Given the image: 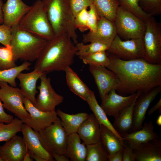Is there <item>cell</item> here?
<instances>
[{
    "instance_id": "44",
    "label": "cell",
    "mask_w": 161,
    "mask_h": 161,
    "mask_svg": "<svg viewBox=\"0 0 161 161\" xmlns=\"http://www.w3.org/2000/svg\"><path fill=\"white\" fill-rule=\"evenodd\" d=\"M13 119L12 115L7 114L4 111L2 103L0 100V122L8 123Z\"/></svg>"
},
{
    "instance_id": "46",
    "label": "cell",
    "mask_w": 161,
    "mask_h": 161,
    "mask_svg": "<svg viewBox=\"0 0 161 161\" xmlns=\"http://www.w3.org/2000/svg\"><path fill=\"white\" fill-rule=\"evenodd\" d=\"M157 110L160 113H161V99H160L158 102L153 107H151L148 111V114L150 115L153 114Z\"/></svg>"
},
{
    "instance_id": "11",
    "label": "cell",
    "mask_w": 161,
    "mask_h": 161,
    "mask_svg": "<svg viewBox=\"0 0 161 161\" xmlns=\"http://www.w3.org/2000/svg\"><path fill=\"white\" fill-rule=\"evenodd\" d=\"M44 72L40 78V83L37 87L39 93L36 98L35 106L45 112L55 111L56 107L61 103L64 100L62 95L58 94L52 87L50 78Z\"/></svg>"
},
{
    "instance_id": "40",
    "label": "cell",
    "mask_w": 161,
    "mask_h": 161,
    "mask_svg": "<svg viewBox=\"0 0 161 161\" xmlns=\"http://www.w3.org/2000/svg\"><path fill=\"white\" fill-rule=\"evenodd\" d=\"M71 10L74 17L79 12L93 4V0H69Z\"/></svg>"
},
{
    "instance_id": "23",
    "label": "cell",
    "mask_w": 161,
    "mask_h": 161,
    "mask_svg": "<svg viewBox=\"0 0 161 161\" xmlns=\"http://www.w3.org/2000/svg\"><path fill=\"white\" fill-rule=\"evenodd\" d=\"M44 73L34 69L29 73H20L17 78L19 80L20 89L24 96L34 105L36 101L35 95L38 92L36 83Z\"/></svg>"
},
{
    "instance_id": "18",
    "label": "cell",
    "mask_w": 161,
    "mask_h": 161,
    "mask_svg": "<svg viewBox=\"0 0 161 161\" xmlns=\"http://www.w3.org/2000/svg\"><path fill=\"white\" fill-rule=\"evenodd\" d=\"M31 7L22 0H7L2 7L3 24L10 28L18 25Z\"/></svg>"
},
{
    "instance_id": "52",
    "label": "cell",
    "mask_w": 161,
    "mask_h": 161,
    "mask_svg": "<svg viewBox=\"0 0 161 161\" xmlns=\"http://www.w3.org/2000/svg\"><path fill=\"white\" fill-rule=\"evenodd\" d=\"M0 161H3V160L1 159L0 156Z\"/></svg>"
},
{
    "instance_id": "39",
    "label": "cell",
    "mask_w": 161,
    "mask_h": 161,
    "mask_svg": "<svg viewBox=\"0 0 161 161\" xmlns=\"http://www.w3.org/2000/svg\"><path fill=\"white\" fill-rule=\"evenodd\" d=\"M88 10L85 8L75 16L74 25L76 29L84 32L89 30L88 26Z\"/></svg>"
},
{
    "instance_id": "21",
    "label": "cell",
    "mask_w": 161,
    "mask_h": 161,
    "mask_svg": "<svg viewBox=\"0 0 161 161\" xmlns=\"http://www.w3.org/2000/svg\"><path fill=\"white\" fill-rule=\"evenodd\" d=\"M135 161H161V142L159 137L133 149Z\"/></svg>"
},
{
    "instance_id": "36",
    "label": "cell",
    "mask_w": 161,
    "mask_h": 161,
    "mask_svg": "<svg viewBox=\"0 0 161 161\" xmlns=\"http://www.w3.org/2000/svg\"><path fill=\"white\" fill-rule=\"evenodd\" d=\"M79 58L83 63L89 65L101 66L106 67L109 63V59L106 51L97 52Z\"/></svg>"
},
{
    "instance_id": "31",
    "label": "cell",
    "mask_w": 161,
    "mask_h": 161,
    "mask_svg": "<svg viewBox=\"0 0 161 161\" xmlns=\"http://www.w3.org/2000/svg\"><path fill=\"white\" fill-rule=\"evenodd\" d=\"M31 63L29 61H24L21 65L3 70H0V82L7 83L10 86L16 87V79L18 75L23 71L28 70Z\"/></svg>"
},
{
    "instance_id": "20",
    "label": "cell",
    "mask_w": 161,
    "mask_h": 161,
    "mask_svg": "<svg viewBox=\"0 0 161 161\" xmlns=\"http://www.w3.org/2000/svg\"><path fill=\"white\" fill-rule=\"evenodd\" d=\"M21 131L29 151L44 159L46 161L54 160L52 155L44 148L41 144L38 137L37 131L24 123Z\"/></svg>"
},
{
    "instance_id": "8",
    "label": "cell",
    "mask_w": 161,
    "mask_h": 161,
    "mask_svg": "<svg viewBox=\"0 0 161 161\" xmlns=\"http://www.w3.org/2000/svg\"><path fill=\"white\" fill-rule=\"evenodd\" d=\"M37 134L42 145L49 153L64 154L68 135L59 117L49 126L37 131Z\"/></svg>"
},
{
    "instance_id": "35",
    "label": "cell",
    "mask_w": 161,
    "mask_h": 161,
    "mask_svg": "<svg viewBox=\"0 0 161 161\" xmlns=\"http://www.w3.org/2000/svg\"><path fill=\"white\" fill-rule=\"evenodd\" d=\"M119 6L132 13L145 22L152 16L145 12L139 4V0H117Z\"/></svg>"
},
{
    "instance_id": "24",
    "label": "cell",
    "mask_w": 161,
    "mask_h": 161,
    "mask_svg": "<svg viewBox=\"0 0 161 161\" xmlns=\"http://www.w3.org/2000/svg\"><path fill=\"white\" fill-rule=\"evenodd\" d=\"M139 95L137 96L131 103L122 109L114 117L113 126L121 136L124 134L131 132L133 125L134 107L136 99Z\"/></svg>"
},
{
    "instance_id": "1",
    "label": "cell",
    "mask_w": 161,
    "mask_h": 161,
    "mask_svg": "<svg viewBox=\"0 0 161 161\" xmlns=\"http://www.w3.org/2000/svg\"><path fill=\"white\" fill-rule=\"evenodd\" d=\"M109 54V63L106 68L118 78L116 90L119 95L142 93L161 85V64L149 63L144 58L124 60Z\"/></svg>"
},
{
    "instance_id": "45",
    "label": "cell",
    "mask_w": 161,
    "mask_h": 161,
    "mask_svg": "<svg viewBox=\"0 0 161 161\" xmlns=\"http://www.w3.org/2000/svg\"><path fill=\"white\" fill-rule=\"evenodd\" d=\"M123 151H119L114 153L109 154L108 161H122Z\"/></svg>"
},
{
    "instance_id": "42",
    "label": "cell",
    "mask_w": 161,
    "mask_h": 161,
    "mask_svg": "<svg viewBox=\"0 0 161 161\" xmlns=\"http://www.w3.org/2000/svg\"><path fill=\"white\" fill-rule=\"evenodd\" d=\"M11 39V28L4 24H0V43L4 46L10 45Z\"/></svg>"
},
{
    "instance_id": "7",
    "label": "cell",
    "mask_w": 161,
    "mask_h": 161,
    "mask_svg": "<svg viewBox=\"0 0 161 161\" xmlns=\"http://www.w3.org/2000/svg\"><path fill=\"white\" fill-rule=\"evenodd\" d=\"M143 37L144 58L153 64H161V24L151 16L146 21Z\"/></svg>"
},
{
    "instance_id": "2",
    "label": "cell",
    "mask_w": 161,
    "mask_h": 161,
    "mask_svg": "<svg viewBox=\"0 0 161 161\" xmlns=\"http://www.w3.org/2000/svg\"><path fill=\"white\" fill-rule=\"evenodd\" d=\"M77 51L75 44L70 38L64 35L55 36L47 41L34 69L47 74L64 71L73 64Z\"/></svg>"
},
{
    "instance_id": "48",
    "label": "cell",
    "mask_w": 161,
    "mask_h": 161,
    "mask_svg": "<svg viewBox=\"0 0 161 161\" xmlns=\"http://www.w3.org/2000/svg\"><path fill=\"white\" fill-rule=\"evenodd\" d=\"M3 3L2 0H0V25L2 24L4 22L3 15L2 7Z\"/></svg>"
},
{
    "instance_id": "51",
    "label": "cell",
    "mask_w": 161,
    "mask_h": 161,
    "mask_svg": "<svg viewBox=\"0 0 161 161\" xmlns=\"http://www.w3.org/2000/svg\"><path fill=\"white\" fill-rule=\"evenodd\" d=\"M156 123L159 126H161V114L158 117L156 120Z\"/></svg>"
},
{
    "instance_id": "6",
    "label": "cell",
    "mask_w": 161,
    "mask_h": 161,
    "mask_svg": "<svg viewBox=\"0 0 161 161\" xmlns=\"http://www.w3.org/2000/svg\"><path fill=\"white\" fill-rule=\"evenodd\" d=\"M117 34L124 40L143 38L146 23L119 6L114 21Z\"/></svg>"
},
{
    "instance_id": "25",
    "label": "cell",
    "mask_w": 161,
    "mask_h": 161,
    "mask_svg": "<svg viewBox=\"0 0 161 161\" xmlns=\"http://www.w3.org/2000/svg\"><path fill=\"white\" fill-rule=\"evenodd\" d=\"M77 133L68 135L64 154L72 161H85L87 153L86 145L82 143Z\"/></svg>"
},
{
    "instance_id": "37",
    "label": "cell",
    "mask_w": 161,
    "mask_h": 161,
    "mask_svg": "<svg viewBox=\"0 0 161 161\" xmlns=\"http://www.w3.org/2000/svg\"><path fill=\"white\" fill-rule=\"evenodd\" d=\"M10 45L0 46V70L10 69L16 66Z\"/></svg>"
},
{
    "instance_id": "28",
    "label": "cell",
    "mask_w": 161,
    "mask_h": 161,
    "mask_svg": "<svg viewBox=\"0 0 161 161\" xmlns=\"http://www.w3.org/2000/svg\"><path fill=\"white\" fill-rule=\"evenodd\" d=\"M86 101L100 125L102 124L105 126L113 132L118 137L123 145L125 146V145L122 137L114 128L113 125L108 119L105 111L99 104L95 94L92 91H91Z\"/></svg>"
},
{
    "instance_id": "22",
    "label": "cell",
    "mask_w": 161,
    "mask_h": 161,
    "mask_svg": "<svg viewBox=\"0 0 161 161\" xmlns=\"http://www.w3.org/2000/svg\"><path fill=\"white\" fill-rule=\"evenodd\" d=\"M152 121L145 122L139 130L124 134L122 135L123 140L126 141L133 149L140 145L159 137L154 131Z\"/></svg>"
},
{
    "instance_id": "19",
    "label": "cell",
    "mask_w": 161,
    "mask_h": 161,
    "mask_svg": "<svg viewBox=\"0 0 161 161\" xmlns=\"http://www.w3.org/2000/svg\"><path fill=\"white\" fill-rule=\"evenodd\" d=\"M77 133L86 145L101 141L100 124L93 113L82 123Z\"/></svg>"
},
{
    "instance_id": "12",
    "label": "cell",
    "mask_w": 161,
    "mask_h": 161,
    "mask_svg": "<svg viewBox=\"0 0 161 161\" xmlns=\"http://www.w3.org/2000/svg\"><path fill=\"white\" fill-rule=\"evenodd\" d=\"M89 70L95 80L102 100L111 90H116L118 80L113 71L104 66L92 65H89Z\"/></svg>"
},
{
    "instance_id": "49",
    "label": "cell",
    "mask_w": 161,
    "mask_h": 161,
    "mask_svg": "<svg viewBox=\"0 0 161 161\" xmlns=\"http://www.w3.org/2000/svg\"><path fill=\"white\" fill-rule=\"evenodd\" d=\"M30 152L31 157L34 160L36 161H46L44 159L34 154L30 151Z\"/></svg>"
},
{
    "instance_id": "34",
    "label": "cell",
    "mask_w": 161,
    "mask_h": 161,
    "mask_svg": "<svg viewBox=\"0 0 161 161\" xmlns=\"http://www.w3.org/2000/svg\"><path fill=\"white\" fill-rule=\"evenodd\" d=\"M86 161H107L109 154L101 141L86 145Z\"/></svg>"
},
{
    "instance_id": "29",
    "label": "cell",
    "mask_w": 161,
    "mask_h": 161,
    "mask_svg": "<svg viewBox=\"0 0 161 161\" xmlns=\"http://www.w3.org/2000/svg\"><path fill=\"white\" fill-rule=\"evenodd\" d=\"M100 140L109 154L119 151H123L124 146L111 130L100 124Z\"/></svg>"
},
{
    "instance_id": "26",
    "label": "cell",
    "mask_w": 161,
    "mask_h": 161,
    "mask_svg": "<svg viewBox=\"0 0 161 161\" xmlns=\"http://www.w3.org/2000/svg\"><path fill=\"white\" fill-rule=\"evenodd\" d=\"M61 124L68 135L77 133L82 123L88 118L89 114L86 112H80L69 114L58 109L56 111Z\"/></svg>"
},
{
    "instance_id": "38",
    "label": "cell",
    "mask_w": 161,
    "mask_h": 161,
    "mask_svg": "<svg viewBox=\"0 0 161 161\" xmlns=\"http://www.w3.org/2000/svg\"><path fill=\"white\" fill-rule=\"evenodd\" d=\"M140 5L145 12L152 16L161 14V0H139Z\"/></svg>"
},
{
    "instance_id": "50",
    "label": "cell",
    "mask_w": 161,
    "mask_h": 161,
    "mask_svg": "<svg viewBox=\"0 0 161 161\" xmlns=\"http://www.w3.org/2000/svg\"><path fill=\"white\" fill-rule=\"evenodd\" d=\"M34 160L31 157L30 152L29 151H27L25 154L23 161H33Z\"/></svg>"
},
{
    "instance_id": "9",
    "label": "cell",
    "mask_w": 161,
    "mask_h": 161,
    "mask_svg": "<svg viewBox=\"0 0 161 161\" xmlns=\"http://www.w3.org/2000/svg\"><path fill=\"white\" fill-rule=\"evenodd\" d=\"M24 97L20 89L12 86L7 83L0 82V100L4 108L13 114L23 123L30 118L24 105Z\"/></svg>"
},
{
    "instance_id": "17",
    "label": "cell",
    "mask_w": 161,
    "mask_h": 161,
    "mask_svg": "<svg viewBox=\"0 0 161 161\" xmlns=\"http://www.w3.org/2000/svg\"><path fill=\"white\" fill-rule=\"evenodd\" d=\"M28 151L23 137L16 134L0 146V156L3 161H23Z\"/></svg>"
},
{
    "instance_id": "16",
    "label": "cell",
    "mask_w": 161,
    "mask_h": 161,
    "mask_svg": "<svg viewBox=\"0 0 161 161\" xmlns=\"http://www.w3.org/2000/svg\"><path fill=\"white\" fill-rule=\"evenodd\" d=\"M116 90L113 89L102 100L100 106L106 115L115 117L124 108L131 103L141 93H136L127 96L117 94Z\"/></svg>"
},
{
    "instance_id": "4",
    "label": "cell",
    "mask_w": 161,
    "mask_h": 161,
    "mask_svg": "<svg viewBox=\"0 0 161 161\" xmlns=\"http://www.w3.org/2000/svg\"><path fill=\"white\" fill-rule=\"evenodd\" d=\"M10 46L15 61H36L47 40L20 29L18 24L11 28Z\"/></svg>"
},
{
    "instance_id": "10",
    "label": "cell",
    "mask_w": 161,
    "mask_h": 161,
    "mask_svg": "<svg viewBox=\"0 0 161 161\" xmlns=\"http://www.w3.org/2000/svg\"><path fill=\"white\" fill-rule=\"evenodd\" d=\"M107 51L124 60L144 58L143 38L123 41L117 34Z\"/></svg>"
},
{
    "instance_id": "14",
    "label": "cell",
    "mask_w": 161,
    "mask_h": 161,
    "mask_svg": "<svg viewBox=\"0 0 161 161\" xmlns=\"http://www.w3.org/2000/svg\"><path fill=\"white\" fill-rule=\"evenodd\" d=\"M117 35L114 21L100 16L95 30L94 32L89 31L83 34L82 42L86 44L98 41L110 47Z\"/></svg>"
},
{
    "instance_id": "27",
    "label": "cell",
    "mask_w": 161,
    "mask_h": 161,
    "mask_svg": "<svg viewBox=\"0 0 161 161\" xmlns=\"http://www.w3.org/2000/svg\"><path fill=\"white\" fill-rule=\"evenodd\" d=\"M64 71L66 83L70 90L86 101L91 90L70 66L68 67Z\"/></svg>"
},
{
    "instance_id": "41",
    "label": "cell",
    "mask_w": 161,
    "mask_h": 161,
    "mask_svg": "<svg viewBox=\"0 0 161 161\" xmlns=\"http://www.w3.org/2000/svg\"><path fill=\"white\" fill-rule=\"evenodd\" d=\"M100 18L97 11L93 4L89 7L88 10V26L90 31L94 32L95 30Z\"/></svg>"
},
{
    "instance_id": "33",
    "label": "cell",
    "mask_w": 161,
    "mask_h": 161,
    "mask_svg": "<svg viewBox=\"0 0 161 161\" xmlns=\"http://www.w3.org/2000/svg\"><path fill=\"white\" fill-rule=\"evenodd\" d=\"M75 45L77 49L76 55L79 58L102 51H107L109 46L102 43L93 41L88 44L83 42L78 43Z\"/></svg>"
},
{
    "instance_id": "30",
    "label": "cell",
    "mask_w": 161,
    "mask_h": 161,
    "mask_svg": "<svg viewBox=\"0 0 161 161\" xmlns=\"http://www.w3.org/2000/svg\"><path fill=\"white\" fill-rule=\"evenodd\" d=\"M93 4L100 16L114 21L119 6L117 0H93Z\"/></svg>"
},
{
    "instance_id": "5",
    "label": "cell",
    "mask_w": 161,
    "mask_h": 161,
    "mask_svg": "<svg viewBox=\"0 0 161 161\" xmlns=\"http://www.w3.org/2000/svg\"><path fill=\"white\" fill-rule=\"evenodd\" d=\"M20 29L47 41L55 36L41 0H36L20 21Z\"/></svg>"
},
{
    "instance_id": "15",
    "label": "cell",
    "mask_w": 161,
    "mask_h": 161,
    "mask_svg": "<svg viewBox=\"0 0 161 161\" xmlns=\"http://www.w3.org/2000/svg\"><path fill=\"white\" fill-rule=\"evenodd\" d=\"M161 91V85L141 93L137 97L134 108L133 125L131 132L141 129L145 114L152 102Z\"/></svg>"
},
{
    "instance_id": "47",
    "label": "cell",
    "mask_w": 161,
    "mask_h": 161,
    "mask_svg": "<svg viewBox=\"0 0 161 161\" xmlns=\"http://www.w3.org/2000/svg\"><path fill=\"white\" fill-rule=\"evenodd\" d=\"M53 159L57 161H69L70 160L64 154H52Z\"/></svg>"
},
{
    "instance_id": "43",
    "label": "cell",
    "mask_w": 161,
    "mask_h": 161,
    "mask_svg": "<svg viewBox=\"0 0 161 161\" xmlns=\"http://www.w3.org/2000/svg\"><path fill=\"white\" fill-rule=\"evenodd\" d=\"M122 161H135L133 150L129 146L124 147Z\"/></svg>"
},
{
    "instance_id": "32",
    "label": "cell",
    "mask_w": 161,
    "mask_h": 161,
    "mask_svg": "<svg viewBox=\"0 0 161 161\" xmlns=\"http://www.w3.org/2000/svg\"><path fill=\"white\" fill-rule=\"evenodd\" d=\"M23 123L18 118H15L10 123L6 124L0 122V142L7 141L21 131Z\"/></svg>"
},
{
    "instance_id": "3",
    "label": "cell",
    "mask_w": 161,
    "mask_h": 161,
    "mask_svg": "<svg viewBox=\"0 0 161 161\" xmlns=\"http://www.w3.org/2000/svg\"><path fill=\"white\" fill-rule=\"evenodd\" d=\"M41 0L55 36H66L77 43L75 17L69 0Z\"/></svg>"
},
{
    "instance_id": "13",
    "label": "cell",
    "mask_w": 161,
    "mask_h": 161,
    "mask_svg": "<svg viewBox=\"0 0 161 161\" xmlns=\"http://www.w3.org/2000/svg\"><path fill=\"white\" fill-rule=\"evenodd\" d=\"M23 103L25 108L30 115V118L24 123L36 131L38 132L49 126L58 117L55 111L48 112L41 111L25 97L23 99Z\"/></svg>"
}]
</instances>
